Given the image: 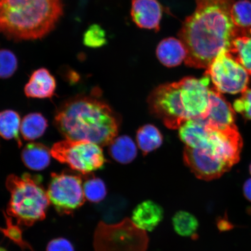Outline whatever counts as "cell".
<instances>
[{"label": "cell", "mask_w": 251, "mask_h": 251, "mask_svg": "<svg viewBox=\"0 0 251 251\" xmlns=\"http://www.w3.org/2000/svg\"><path fill=\"white\" fill-rule=\"evenodd\" d=\"M4 214L6 221V227L5 228L0 227V231L6 237L17 244L23 250L29 249L31 251H34L29 243L24 240L23 231L20 227L18 225L13 224L11 216L7 215V213H4Z\"/></svg>", "instance_id": "26"}, {"label": "cell", "mask_w": 251, "mask_h": 251, "mask_svg": "<svg viewBox=\"0 0 251 251\" xmlns=\"http://www.w3.org/2000/svg\"><path fill=\"white\" fill-rule=\"evenodd\" d=\"M110 154L116 161L121 164H128L137 155L136 144L131 138L123 136L114 139L110 144Z\"/></svg>", "instance_id": "19"}, {"label": "cell", "mask_w": 251, "mask_h": 251, "mask_svg": "<svg viewBox=\"0 0 251 251\" xmlns=\"http://www.w3.org/2000/svg\"><path fill=\"white\" fill-rule=\"evenodd\" d=\"M156 53L161 64L169 68L180 65L187 56L184 44L175 37L162 40L157 47Z\"/></svg>", "instance_id": "15"}, {"label": "cell", "mask_w": 251, "mask_h": 251, "mask_svg": "<svg viewBox=\"0 0 251 251\" xmlns=\"http://www.w3.org/2000/svg\"><path fill=\"white\" fill-rule=\"evenodd\" d=\"M54 122L66 139L89 141L101 147L111 144L118 131L111 109L92 97L78 96L68 100L56 112Z\"/></svg>", "instance_id": "2"}, {"label": "cell", "mask_w": 251, "mask_h": 251, "mask_svg": "<svg viewBox=\"0 0 251 251\" xmlns=\"http://www.w3.org/2000/svg\"><path fill=\"white\" fill-rule=\"evenodd\" d=\"M55 89L54 77L46 69L41 68L31 75L29 82L25 87V93L30 98H51Z\"/></svg>", "instance_id": "14"}, {"label": "cell", "mask_w": 251, "mask_h": 251, "mask_svg": "<svg viewBox=\"0 0 251 251\" xmlns=\"http://www.w3.org/2000/svg\"><path fill=\"white\" fill-rule=\"evenodd\" d=\"M62 14L61 0H0V33L15 40L43 38Z\"/></svg>", "instance_id": "4"}, {"label": "cell", "mask_w": 251, "mask_h": 251, "mask_svg": "<svg viewBox=\"0 0 251 251\" xmlns=\"http://www.w3.org/2000/svg\"><path fill=\"white\" fill-rule=\"evenodd\" d=\"M47 193L50 202L61 214H71L86 200L82 179L69 173L52 174Z\"/></svg>", "instance_id": "9"}, {"label": "cell", "mask_w": 251, "mask_h": 251, "mask_svg": "<svg viewBox=\"0 0 251 251\" xmlns=\"http://www.w3.org/2000/svg\"><path fill=\"white\" fill-rule=\"evenodd\" d=\"M229 52L251 75V28L241 29L232 42Z\"/></svg>", "instance_id": "18"}, {"label": "cell", "mask_w": 251, "mask_h": 251, "mask_svg": "<svg viewBox=\"0 0 251 251\" xmlns=\"http://www.w3.org/2000/svg\"><path fill=\"white\" fill-rule=\"evenodd\" d=\"M51 151L40 143L28 144L22 152V159L25 166L31 170L42 171L48 166Z\"/></svg>", "instance_id": "17"}, {"label": "cell", "mask_w": 251, "mask_h": 251, "mask_svg": "<svg viewBox=\"0 0 251 251\" xmlns=\"http://www.w3.org/2000/svg\"><path fill=\"white\" fill-rule=\"evenodd\" d=\"M163 9L158 0H132L131 16L138 27L158 31Z\"/></svg>", "instance_id": "12"}, {"label": "cell", "mask_w": 251, "mask_h": 251, "mask_svg": "<svg viewBox=\"0 0 251 251\" xmlns=\"http://www.w3.org/2000/svg\"><path fill=\"white\" fill-rule=\"evenodd\" d=\"M234 109L222 94L214 88L210 89L208 114L202 120L213 129H225L235 125Z\"/></svg>", "instance_id": "11"}, {"label": "cell", "mask_w": 251, "mask_h": 251, "mask_svg": "<svg viewBox=\"0 0 251 251\" xmlns=\"http://www.w3.org/2000/svg\"><path fill=\"white\" fill-rule=\"evenodd\" d=\"M196 10L183 22L178 37L187 51L188 67L206 69L224 50H230L241 29L234 23V0H196Z\"/></svg>", "instance_id": "1"}, {"label": "cell", "mask_w": 251, "mask_h": 251, "mask_svg": "<svg viewBox=\"0 0 251 251\" xmlns=\"http://www.w3.org/2000/svg\"><path fill=\"white\" fill-rule=\"evenodd\" d=\"M234 111L243 116L246 120L251 121V89H247L234 102Z\"/></svg>", "instance_id": "29"}, {"label": "cell", "mask_w": 251, "mask_h": 251, "mask_svg": "<svg viewBox=\"0 0 251 251\" xmlns=\"http://www.w3.org/2000/svg\"><path fill=\"white\" fill-rule=\"evenodd\" d=\"M162 141L161 133L154 126H144L137 131L138 146L145 154L159 148L161 146Z\"/></svg>", "instance_id": "22"}, {"label": "cell", "mask_w": 251, "mask_h": 251, "mask_svg": "<svg viewBox=\"0 0 251 251\" xmlns=\"http://www.w3.org/2000/svg\"><path fill=\"white\" fill-rule=\"evenodd\" d=\"M210 131V128L202 120L192 119L181 126L179 136L187 147L200 149L208 141Z\"/></svg>", "instance_id": "16"}, {"label": "cell", "mask_w": 251, "mask_h": 251, "mask_svg": "<svg viewBox=\"0 0 251 251\" xmlns=\"http://www.w3.org/2000/svg\"><path fill=\"white\" fill-rule=\"evenodd\" d=\"M46 251H75V249L70 241L61 237L50 241Z\"/></svg>", "instance_id": "30"}, {"label": "cell", "mask_w": 251, "mask_h": 251, "mask_svg": "<svg viewBox=\"0 0 251 251\" xmlns=\"http://www.w3.org/2000/svg\"><path fill=\"white\" fill-rule=\"evenodd\" d=\"M176 233L184 237H196L199 223L196 216L187 211H180L172 218Z\"/></svg>", "instance_id": "23"}, {"label": "cell", "mask_w": 251, "mask_h": 251, "mask_svg": "<svg viewBox=\"0 0 251 251\" xmlns=\"http://www.w3.org/2000/svg\"><path fill=\"white\" fill-rule=\"evenodd\" d=\"M83 190L86 199L94 203L101 202L107 194L104 182L94 176L87 178L84 182Z\"/></svg>", "instance_id": "25"}, {"label": "cell", "mask_w": 251, "mask_h": 251, "mask_svg": "<svg viewBox=\"0 0 251 251\" xmlns=\"http://www.w3.org/2000/svg\"><path fill=\"white\" fill-rule=\"evenodd\" d=\"M21 125L20 116L17 112L5 110L0 112V136L6 140L15 139L20 147Z\"/></svg>", "instance_id": "21"}, {"label": "cell", "mask_w": 251, "mask_h": 251, "mask_svg": "<svg viewBox=\"0 0 251 251\" xmlns=\"http://www.w3.org/2000/svg\"><path fill=\"white\" fill-rule=\"evenodd\" d=\"M210 80L205 75L159 86L151 94L150 108L171 129L192 119L203 120L208 111Z\"/></svg>", "instance_id": "3"}, {"label": "cell", "mask_w": 251, "mask_h": 251, "mask_svg": "<svg viewBox=\"0 0 251 251\" xmlns=\"http://www.w3.org/2000/svg\"><path fill=\"white\" fill-rule=\"evenodd\" d=\"M38 176L25 174L21 176L9 175L5 185L10 193L8 215L18 224L30 226L46 218L50 201Z\"/></svg>", "instance_id": "5"}, {"label": "cell", "mask_w": 251, "mask_h": 251, "mask_svg": "<svg viewBox=\"0 0 251 251\" xmlns=\"http://www.w3.org/2000/svg\"><path fill=\"white\" fill-rule=\"evenodd\" d=\"M206 70L219 93L236 94L248 89L249 74L227 50L220 52Z\"/></svg>", "instance_id": "8"}, {"label": "cell", "mask_w": 251, "mask_h": 251, "mask_svg": "<svg viewBox=\"0 0 251 251\" xmlns=\"http://www.w3.org/2000/svg\"><path fill=\"white\" fill-rule=\"evenodd\" d=\"M213 153L209 149H192L186 146L184 160L197 177L203 180H212L221 177L231 169Z\"/></svg>", "instance_id": "10"}, {"label": "cell", "mask_w": 251, "mask_h": 251, "mask_svg": "<svg viewBox=\"0 0 251 251\" xmlns=\"http://www.w3.org/2000/svg\"><path fill=\"white\" fill-rule=\"evenodd\" d=\"M231 12L235 26L242 29L251 28V2L249 0L234 2Z\"/></svg>", "instance_id": "24"}, {"label": "cell", "mask_w": 251, "mask_h": 251, "mask_svg": "<svg viewBox=\"0 0 251 251\" xmlns=\"http://www.w3.org/2000/svg\"><path fill=\"white\" fill-rule=\"evenodd\" d=\"M245 197L251 202V178L247 180L243 187Z\"/></svg>", "instance_id": "31"}, {"label": "cell", "mask_w": 251, "mask_h": 251, "mask_svg": "<svg viewBox=\"0 0 251 251\" xmlns=\"http://www.w3.org/2000/svg\"><path fill=\"white\" fill-rule=\"evenodd\" d=\"M51 153L58 161L83 175L99 170L105 162L101 147L89 141H59L52 146Z\"/></svg>", "instance_id": "7"}, {"label": "cell", "mask_w": 251, "mask_h": 251, "mask_svg": "<svg viewBox=\"0 0 251 251\" xmlns=\"http://www.w3.org/2000/svg\"><path fill=\"white\" fill-rule=\"evenodd\" d=\"M17 68L18 60L14 53L8 50H0V78L10 77Z\"/></svg>", "instance_id": "28"}, {"label": "cell", "mask_w": 251, "mask_h": 251, "mask_svg": "<svg viewBox=\"0 0 251 251\" xmlns=\"http://www.w3.org/2000/svg\"><path fill=\"white\" fill-rule=\"evenodd\" d=\"M106 43L105 31L99 25H92L84 34V45L90 48H99Z\"/></svg>", "instance_id": "27"}, {"label": "cell", "mask_w": 251, "mask_h": 251, "mask_svg": "<svg viewBox=\"0 0 251 251\" xmlns=\"http://www.w3.org/2000/svg\"><path fill=\"white\" fill-rule=\"evenodd\" d=\"M0 251H7L4 249H3V248H2V247H0Z\"/></svg>", "instance_id": "32"}, {"label": "cell", "mask_w": 251, "mask_h": 251, "mask_svg": "<svg viewBox=\"0 0 251 251\" xmlns=\"http://www.w3.org/2000/svg\"><path fill=\"white\" fill-rule=\"evenodd\" d=\"M250 174L251 175V164L250 166Z\"/></svg>", "instance_id": "33"}, {"label": "cell", "mask_w": 251, "mask_h": 251, "mask_svg": "<svg viewBox=\"0 0 251 251\" xmlns=\"http://www.w3.org/2000/svg\"><path fill=\"white\" fill-rule=\"evenodd\" d=\"M149 244L146 231L128 218L115 224L100 222L94 234L95 251H146Z\"/></svg>", "instance_id": "6"}, {"label": "cell", "mask_w": 251, "mask_h": 251, "mask_svg": "<svg viewBox=\"0 0 251 251\" xmlns=\"http://www.w3.org/2000/svg\"><path fill=\"white\" fill-rule=\"evenodd\" d=\"M164 209L158 203L151 200L143 201L133 210L131 221L141 230L152 231L162 221Z\"/></svg>", "instance_id": "13"}, {"label": "cell", "mask_w": 251, "mask_h": 251, "mask_svg": "<svg viewBox=\"0 0 251 251\" xmlns=\"http://www.w3.org/2000/svg\"><path fill=\"white\" fill-rule=\"evenodd\" d=\"M48 126L47 119L39 113L25 116L21 125V133L25 140H34L45 133Z\"/></svg>", "instance_id": "20"}]
</instances>
